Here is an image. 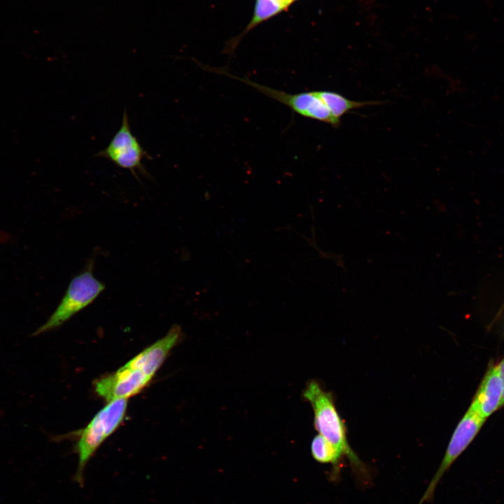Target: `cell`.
<instances>
[{
    "label": "cell",
    "instance_id": "obj_14",
    "mask_svg": "<svg viewBox=\"0 0 504 504\" xmlns=\"http://www.w3.org/2000/svg\"><path fill=\"white\" fill-rule=\"evenodd\" d=\"M278 2L281 4L286 8L289 6L295 0H276Z\"/></svg>",
    "mask_w": 504,
    "mask_h": 504
},
{
    "label": "cell",
    "instance_id": "obj_5",
    "mask_svg": "<svg viewBox=\"0 0 504 504\" xmlns=\"http://www.w3.org/2000/svg\"><path fill=\"white\" fill-rule=\"evenodd\" d=\"M94 156L105 158L118 167L130 171L138 181L139 174L150 178L144 164V160L150 159V156L132 132L126 110L124 111L118 130L108 145Z\"/></svg>",
    "mask_w": 504,
    "mask_h": 504
},
{
    "label": "cell",
    "instance_id": "obj_7",
    "mask_svg": "<svg viewBox=\"0 0 504 504\" xmlns=\"http://www.w3.org/2000/svg\"><path fill=\"white\" fill-rule=\"evenodd\" d=\"M152 379L126 363L115 372L94 382L96 393L107 402L127 399L141 391Z\"/></svg>",
    "mask_w": 504,
    "mask_h": 504
},
{
    "label": "cell",
    "instance_id": "obj_6",
    "mask_svg": "<svg viewBox=\"0 0 504 504\" xmlns=\"http://www.w3.org/2000/svg\"><path fill=\"white\" fill-rule=\"evenodd\" d=\"M484 421L485 419L469 407L456 427L444 457L418 504L432 500L441 478L470 444Z\"/></svg>",
    "mask_w": 504,
    "mask_h": 504
},
{
    "label": "cell",
    "instance_id": "obj_10",
    "mask_svg": "<svg viewBox=\"0 0 504 504\" xmlns=\"http://www.w3.org/2000/svg\"><path fill=\"white\" fill-rule=\"evenodd\" d=\"M320 99L326 104L331 115L341 122V118L351 111L367 106L379 105L381 102H357L349 99L340 93L328 90H316Z\"/></svg>",
    "mask_w": 504,
    "mask_h": 504
},
{
    "label": "cell",
    "instance_id": "obj_3",
    "mask_svg": "<svg viewBox=\"0 0 504 504\" xmlns=\"http://www.w3.org/2000/svg\"><path fill=\"white\" fill-rule=\"evenodd\" d=\"M90 260L81 272L70 281L60 303L34 335L58 328L71 317L90 304L105 289V285L93 274Z\"/></svg>",
    "mask_w": 504,
    "mask_h": 504
},
{
    "label": "cell",
    "instance_id": "obj_8",
    "mask_svg": "<svg viewBox=\"0 0 504 504\" xmlns=\"http://www.w3.org/2000/svg\"><path fill=\"white\" fill-rule=\"evenodd\" d=\"M181 335V327L173 326L163 337L144 349L126 364L153 379L169 353L179 342Z\"/></svg>",
    "mask_w": 504,
    "mask_h": 504
},
{
    "label": "cell",
    "instance_id": "obj_12",
    "mask_svg": "<svg viewBox=\"0 0 504 504\" xmlns=\"http://www.w3.org/2000/svg\"><path fill=\"white\" fill-rule=\"evenodd\" d=\"M286 8L276 0H256L253 15L247 26L246 31L251 29L258 24L276 15Z\"/></svg>",
    "mask_w": 504,
    "mask_h": 504
},
{
    "label": "cell",
    "instance_id": "obj_11",
    "mask_svg": "<svg viewBox=\"0 0 504 504\" xmlns=\"http://www.w3.org/2000/svg\"><path fill=\"white\" fill-rule=\"evenodd\" d=\"M311 453L313 458L321 463H330L332 465V477L337 480L340 477L344 456L339 450L323 436L318 434L311 442Z\"/></svg>",
    "mask_w": 504,
    "mask_h": 504
},
{
    "label": "cell",
    "instance_id": "obj_1",
    "mask_svg": "<svg viewBox=\"0 0 504 504\" xmlns=\"http://www.w3.org/2000/svg\"><path fill=\"white\" fill-rule=\"evenodd\" d=\"M302 396L312 406L314 425L318 434L347 458L358 484L369 485L372 479V470L350 446L346 427L337 410L332 393L324 389L318 381L312 379L307 382Z\"/></svg>",
    "mask_w": 504,
    "mask_h": 504
},
{
    "label": "cell",
    "instance_id": "obj_13",
    "mask_svg": "<svg viewBox=\"0 0 504 504\" xmlns=\"http://www.w3.org/2000/svg\"><path fill=\"white\" fill-rule=\"evenodd\" d=\"M500 376L503 383V396L500 405V407L504 405V358L498 365Z\"/></svg>",
    "mask_w": 504,
    "mask_h": 504
},
{
    "label": "cell",
    "instance_id": "obj_9",
    "mask_svg": "<svg viewBox=\"0 0 504 504\" xmlns=\"http://www.w3.org/2000/svg\"><path fill=\"white\" fill-rule=\"evenodd\" d=\"M502 396L503 383L498 365L492 366L485 374L470 407L486 420L500 408Z\"/></svg>",
    "mask_w": 504,
    "mask_h": 504
},
{
    "label": "cell",
    "instance_id": "obj_4",
    "mask_svg": "<svg viewBox=\"0 0 504 504\" xmlns=\"http://www.w3.org/2000/svg\"><path fill=\"white\" fill-rule=\"evenodd\" d=\"M202 69L218 74L226 76L250 85L267 97H269L290 108L296 113L312 120L323 122L334 127L341 122L335 120L330 111L318 97L316 90L290 94L255 83L248 78L232 75L224 69L209 67L200 64Z\"/></svg>",
    "mask_w": 504,
    "mask_h": 504
},
{
    "label": "cell",
    "instance_id": "obj_2",
    "mask_svg": "<svg viewBox=\"0 0 504 504\" xmlns=\"http://www.w3.org/2000/svg\"><path fill=\"white\" fill-rule=\"evenodd\" d=\"M127 399H117L107 402L80 432L76 444L78 463L74 481L80 487L84 485V472L88 462L101 444L118 428L126 414Z\"/></svg>",
    "mask_w": 504,
    "mask_h": 504
}]
</instances>
